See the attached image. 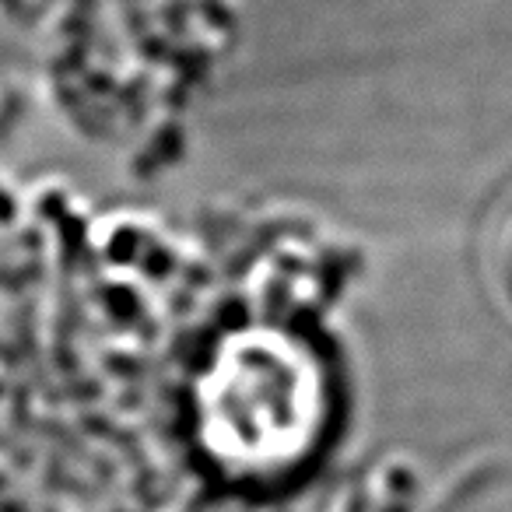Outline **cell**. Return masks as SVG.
Masks as SVG:
<instances>
[{
	"mask_svg": "<svg viewBox=\"0 0 512 512\" xmlns=\"http://www.w3.org/2000/svg\"><path fill=\"white\" fill-rule=\"evenodd\" d=\"M214 449L239 463L288 460L316 421V383L306 358L281 341L253 337L218 358L204 397Z\"/></svg>",
	"mask_w": 512,
	"mask_h": 512,
	"instance_id": "cell-1",
	"label": "cell"
},
{
	"mask_svg": "<svg viewBox=\"0 0 512 512\" xmlns=\"http://www.w3.org/2000/svg\"><path fill=\"white\" fill-rule=\"evenodd\" d=\"M495 274H498V285L512 299V204L495 228Z\"/></svg>",
	"mask_w": 512,
	"mask_h": 512,
	"instance_id": "cell-2",
	"label": "cell"
}]
</instances>
